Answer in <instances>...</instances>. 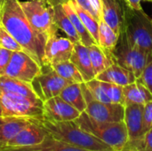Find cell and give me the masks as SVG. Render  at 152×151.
I'll return each mask as SVG.
<instances>
[{
	"mask_svg": "<svg viewBox=\"0 0 152 151\" xmlns=\"http://www.w3.org/2000/svg\"><path fill=\"white\" fill-rule=\"evenodd\" d=\"M33 119L47 134L58 141L89 150L114 151L110 145L82 129L75 121L56 122L44 118Z\"/></svg>",
	"mask_w": 152,
	"mask_h": 151,
	"instance_id": "2",
	"label": "cell"
},
{
	"mask_svg": "<svg viewBox=\"0 0 152 151\" xmlns=\"http://www.w3.org/2000/svg\"><path fill=\"white\" fill-rule=\"evenodd\" d=\"M74 121L82 129L110 145L114 150H121L128 142V134L124 121L100 122L90 117L85 111Z\"/></svg>",
	"mask_w": 152,
	"mask_h": 151,
	"instance_id": "4",
	"label": "cell"
},
{
	"mask_svg": "<svg viewBox=\"0 0 152 151\" xmlns=\"http://www.w3.org/2000/svg\"><path fill=\"white\" fill-rule=\"evenodd\" d=\"M0 106L4 117L44 118V101H34L0 89Z\"/></svg>",
	"mask_w": 152,
	"mask_h": 151,
	"instance_id": "7",
	"label": "cell"
},
{
	"mask_svg": "<svg viewBox=\"0 0 152 151\" xmlns=\"http://www.w3.org/2000/svg\"><path fill=\"white\" fill-rule=\"evenodd\" d=\"M143 122L145 133L152 128V101L144 105L143 109Z\"/></svg>",
	"mask_w": 152,
	"mask_h": 151,
	"instance_id": "34",
	"label": "cell"
},
{
	"mask_svg": "<svg viewBox=\"0 0 152 151\" xmlns=\"http://www.w3.org/2000/svg\"><path fill=\"white\" fill-rule=\"evenodd\" d=\"M4 2H5V0H0V17H1V12L3 10V6L4 4Z\"/></svg>",
	"mask_w": 152,
	"mask_h": 151,
	"instance_id": "41",
	"label": "cell"
},
{
	"mask_svg": "<svg viewBox=\"0 0 152 151\" xmlns=\"http://www.w3.org/2000/svg\"><path fill=\"white\" fill-rule=\"evenodd\" d=\"M82 9H84L85 11H86V12H88L89 13H91L94 17H95L97 20H98V18H97V16H96V13L94 12V9H93V7H92V5H91V4H90V2H89V0H74Z\"/></svg>",
	"mask_w": 152,
	"mask_h": 151,
	"instance_id": "35",
	"label": "cell"
},
{
	"mask_svg": "<svg viewBox=\"0 0 152 151\" xmlns=\"http://www.w3.org/2000/svg\"><path fill=\"white\" fill-rule=\"evenodd\" d=\"M31 84L37 95L45 101L59 96L61 91L72 83L61 77L50 65H43L40 74Z\"/></svg>",
	"mask_w": 152,
	"mask_h": 151,
	"instance_id": "9",
	"label": "cell"
},
{
	"mask_svg": "<svg viewBox=\"0 0 152 151\" xmlns=\"http://www.w3.org/2000/svg\"><path fill=\"white\" fill-rule=\"evenodd\" d=\"M114 151H138L137 150H135L134 148H133V147H131V146H129L127 143L126 144V146L125 147H123L121 150H114Z\"/></svg>",
	"mask_w": 152,
	"mask_h": 151,
	"instance_id": "39",
	"label": "cell"
},
{
	"mask_svg": "<svg viewBox=\"0 0 152 151\" xmlns=\"http://www.w3.org/2000/svg\"><path fill=\"white\" fill-rule=\"evenodd\" d=\"M13 52L0 46V77L4 76Z\"/></svg>",
	"mask_w": 152,
	"mask_h": 151,
	"instance_id": "33",
	"label": "cell"
},
{
	"mask_svg": "<svg viewBox=\"0 0 152 151\" xmlns=\"http://www.w3.org/2000/svg\"><path fill=\"white\" fill-rule=\"evenodd\" d=\"M81 84H69L61 91V93L59 95L66 102H68L75 109H77L80 113L86 111V103L81 88Z\"/></svg>",
	"mask_w": 152,
	"mask_h": 151,
	"instance_id": "24",
	"label": "cell"
},
{
	"mask_svg": "<svg viewBox=\"0 0 152 151\" xmlns=\"http://www.w3.org/2000/svg\"><path fill=\"white\" fill-rule=\"evenodd\" d=\"M69 2L72 4V6L75 9V11L77 12V13L78 14L79 18L81 19V20L84 23V25L86 28V29L89 31V33L91 34L93 38L98 44L100 21L95 17H94L91 13H89L88 12H86L84 9H82L74 0H69Z\"/></svg>",
	"mask_w": 152,
	"mask_h": 151,
	"instance_id": "27",
	"label": "cell"
},
{
	"mask_svg": "<svg viewBox=\"0 0 152 151\" xmlns=\"http://www.w3.org/2000/svg\"><path fill=\"white\" fill-rule=\"evenodd\" d=\"M103 86L106 92V94L110 101V103H116V104H121L125 106V100H124V94H123V86L103 82Z\"/></svg>",
	"mask_w": 152,
	"mask_h": 151,
	"instance_id": "28",
	"label": "cell"
},
{
	"mask_svg": "<svg viewBox=\"0 0 152 151\" xmlns=\"http://www.w3.org/2000/svg\"><path fill=\"white\" fill-rule=\"evenodd\" d=\"M88 51L95 76L103 72L110 66L115 63L112 53L104 50L99 44H95L88 46Z\"/></svg>",
	"mask_w": 152,
	"mask_h": 151,
	"instance_id": "20",
	"label": "cell"
},
{
	"mask_svg": "<svg viewBox=\"0 0 152 151\" xmlns=\"http://www.w3.org/2000/svg\"><path fill=\"white\" fill-rule=\"evenodd\" d=\"M0 46L12 52L24 51L20 44L2 24H0Z\"/></svg>",
	"mask_w": 152,
	"mask_h": 151,
	"instance_id": "29",
	"label": "cell"
},
{
	"mask_svg": "<svg viewBox=\"0 0 152 151\" xmlns=\"http://www.w3.org/2000/svg\"><path fill=\"white\" fill-rule=\"evenodd\" d=\"M61 77L69 81L70 83H85L81 73L78 71L77 67L70 61H65L51 66Z\"/></svg>",
	"mask_w": 152,
	"mask_h": 151,
	"instance_id": "26",
	"label": "cell"
},
{
	"mask_svg": "<svg viewBox=\"0 0 152 151\" xmlns=\"http://www.w3.org/2000/svg\"><path fill=\"white\" fill-rule=\"evenodd\" d=\"M0 117H4V115H3V109H2L1 106H0Z\"/></svg>",
	"mask_w": 152,
	"mask_h": 151,
	"instance_id": "42",
	"label": "cell"
},
{
	"mask_svg": "<svg viewBox=\"0 0 152 151\" xmlns=\"http://www.w3.org/2000/svg\"><path fill=\"white\" fill-rule=\"evenodd\" d=\"M123 94L125 100V106L129 104H142L145 105L152 101V93L148 88L139 81H136L123 86Z\"/></svg>",
	"mask_w": 152,
	"mask_h": 151,
	"instance_id": "19",
	"label": "cell"
},
{
	"mask_svg": "<svg viewBox=\"0 0 152 151\" xmlns=\"http://www.w3.org/2000/svg\"><path fill=\"white\" fill-rule=\"evenodd\" d=\"M63 10L66 12V14L68 15V17L70 19L71 22L73 23L79 37H80V42L82 44L86 45V46H90L93 44H98L96 43V41L93 38V36H91V34L89 33V31L86 29V28L85 27L84 23L82 22L81 19L79 18L78 14L77 13V12L75 11V9L73 8L72 4H70L69 0L62 4Z\"/></svg>",
	"mask_w": 152,
	"mask_h": 151,
	"instance_id": "22",
	"label": "cell"
},
{
	"mask_svg": "<svg viewBox=\"0 0 152 151\" xmlns=\"http://www.w3.org/2000/svg\"><path fill=\"white\" fill-rule=\"evenodd\" d=\"M53 11H54V22L57 28L62 30L65 33L66 36L74 44L81 43L80 37L73 23L71 22L70 19L64 12L62 4H58L53 6Z\"/></svg>",
	"mask_w": 152,
	"mask_h": 151,
	"instance_id": "23",
	"label": "cell"
},
{
	"mask_svg": "<svg viewBox=\"0 0 152 151\" xmlns=\"http://www.w3.org/2000/svg\"><path fill=\"white\" fill-rule=\"evenodd\" d=\"M137 81L145 85L152 93V61L147 64L142 74L137 77Z\"/></svg>",
	"mask_w": 152,
	"mask_h": 151,
	"instance_id": "32",
	"label": "cell"
},
{
	"mask_svg": "<svg viewBox=\"0 0 152 151\" xmlns=\"http://www.w3.org/2000/svg\"><path fill=\"white\" fill-rule=\"evenodd\" d=\"M2 24L28 53L41 66L45 61L46 38L29 23L19 0H5L0 17Z\"/></svg>",
	"mask_w": 152,
	"mask_h": 151,
	"instance_id": "1",
	"label": "cell"
},
{
	"mask_svg": "<svg viewBox=\"0 0 152 151\" xmlns=\"http://www.w3.org/2000/svg\"><path fill=\"white\" fill-rule=\"evenodd\" d=\"M102 18L118 36L123 24L122 0H102Z\"/></svg>",
	"mask_w": 152,
	"mask_h": 151,
	"instance_id": "16",
	"label": "cell"
},
{
	"mask_svg": "<svg viewBox=\"0 0 152 151\" xmlns=\"http://www.w3.org/2000/svg\"><path fill=\"white\" fill-rule=\"evenodd\" d=\"M117 64L132 71L138 77L147 64L151 61L150 53L134 45L127 37L125 29L121 27L118 43L111 52Z\"/></svg>",
	"mask_w": 152,
	"mask_h": 151,
	"instance_id": "5",
	"label": "cell"
},
{
	"mask_svg": "<svg viewBox=\"0 0 152 151\" xmlns=\"http://www.w3.org/2000/svg\"><path fill=\"white\" fill-rule=\"evenodd\" d=\"M129 6H131L133 9L134 10H142V2L145 1V2H151L152 0H124Z\"/></svg>",
	"mask_w": 152,
	"mask_h": 151,
	"instance_id": "37",
	"label": "cell"
},
{
	"mask_svg": "<svg viewBox=\"0 0 152 151\" xmlns=\"http://www.w3.org/2000/svg\"><path fill=\"white\" fill-rule=\"evenodd\" d=\"M29 123L30 118L10 117V118L0 126V146L12 140Z\"/></svg>",
	"mask_w": 152,
	"mask_h": 151,
	"instance_id": "21",
	"label": "cell"
},
{
	"mask_svg": "<svg viewBox=\"0 0 152 151\" xmlns=\"http://www.w3.org/2000/svg\"><path fill=\"white\" fill-rule=\"evenodd\" d=\"M127 144L138 151H152V128L144 134L142 139L133 142L128 141Z\"/></svg>",
	"mask_w": 152,
	"mask_h": 151,
	"instance_id": "31",
	"label": "cell"
},
{
	"mask_svg": "<svg viewBox=\"0 0 152 151\" xmlns=\"http://www.w3.org/2000/svg\"><path fill=\"white\" fill-rule=\"evenodd\" d=\"M123 24L128 39L152 57V19L142 10H134L124 0Z\"/></svg>",
	"mask_w": 152,
	"mask_h": 151,
	"instance_id": "3",
	"label": "cell"
},
{
	"mask_svg": "<svg viewBox=\"0 0 152 151\" xmlns=\"http://www.w3.org/2000/svg\"><path fill=\"white\" fill-rule=\"evenodd\" d=\"M96 79L103 82L116 84L121 86L130 85L136 81V76L129 69L117 64L116 62L110 66L103 72L96 76Z\"/></svg>",
	"mask_w": 152,
	"mask_h": 151,
	"instance_id": "18",
	"label": "cell"
},
{
	"mask_svg": "<svg viewBox=\"0 0 152 151\" xmlns=\"http://www.w3.org/2000/svg\"><path fill=\"white\" fill-rule=\"evenodd\" d=\"M118 36H119L105 21L102 20L100 21L98 44L102 48L111 53L118 43Z\"/></svg>",
	"mask_w": 152,
	"mask_h": 151,
	"instance_id": "25",
	"label": "cell"
},
{
	"mask_svg": "<svg viewBox=\"0 0 152 151\" xmlns=\"http://www.w3.org/2000/svg\"><path fill=\"white\" fill-rule=\"evenodd\" d=\"M0 89L6 93L20 95L34 101H42L34 90L31 83L12 78L5 75L0 77Z\"/></svg>",
	"mask_w": 152,
	"mask_h": 151,
	"instance_id": "17",
	"label": "cell"
},
{
	"mask_svg": "<svg viewBox=\"0 0 152 151\" xmlns=\"http://www.w3.org/2000/svg\"><path fill=\"white\" fill-rule=\"evenodd\" d=\"M41 68L42 66L28 53L17 51L12 53L4 75L21 81L32 83L40 74Z\"/></svg>",
	"mask_w": 152,
	"mask_h": 151,
	"instance_id": "10",
	"label": "cell"
},
{
	"mask_svg": "<svg viewBox=\"0 0 152 151\" xmlns=\"http://www.w3.org/2000/svg\"><path fill=\"white\" fill-rule=\"evenodd\" d=\"M86 85L88 87V89L90 90L93 96L96 100H98V101H100L102 102L110 103V100H109V98H108V96L106 94L102 81H100V80L94 78L93 80L86 82Z\"/></svg>",
	"mask_w": 152,
	"mask_h": 151,
	"instance_id": "30",
	"label": "cell"
},
{
	"mask_svg": "<svg viewBox=\"0 0 152 151\" xmlns=\"http://www.w3.org/2000/svg\"><path fill=\"white\" fill-rule=\"evenodd\" d=\"M94 12L96 13V16L99 20V21H101L102 20V0H89Z\"/></svg>",
	"mask_w": 152,
	"mask_h": 151,
	"instance_id": "36",
	"label": "cell"
},
{
	"mask_svg": "<svg viewBox=\"0 0 152 151\" xmlns=\"http://www.w3.org/2000/svg\"><path fill=\"white\" fill-rule=\"evenodd\" d=\"M9 118H10V117H0V126H1L4 123H5Z\"/></svg>",
	"mask_w": 152,
	"mask_h": 151,
	"instance_id": "40",
	"label": "cell"
},
{
	"mask_svg": "<svg viewBox=\"0 0 152 151\" xmlns=\"http://www.w3.org/2000/svg\"><path fill=\"white\" fill-rule=\"evenodd\" d=\"M81 73L85 83L95 78V74L93 69L91 58L89 55L88 47L81 43L75 44L72 55L69 60Z\"/></svg>",
	"mask_w": 152,
	"mask_h": 151,
	"instance_id": "15",
	"label": "cell"
},
{
	"mask_svg": "<svg viewBox=\"0 0 152 151\" xmlns=\"http://www.w3.org/2000/svg\"><path fill=\"white\" fill-rule=\"evenodd\" d=\"M81 88L86 103V111L94 120L100 122H120L124 121L125 106L116 103L102 102L96 100L86 83L81 84Z\"/></svg>",
	"mask_w": 152,
	"mask_h": 151,
	"instance_id": "8",
	"label": "cell"
},
{
	"mask_svg": "<svg viewBox=\"0 0 152 151\" xmlns=\"http://www.w3.org/2000/svg\"><path fill=\"white\" fill-rule=\"evenodd\" d=\"M20 4L31 26L46 40L57 34L58 28L54 22L53 6L45 0L20 1Z\"/></svg>",
	"mask_w": 152,
	"mask_h": 151,
	"instance_id": "6",
	"label": "cell"
},
{
	"mask_svg": "<svg viewBox=\"0 0 152 151\" xmlns=\"http://www.w3.org/2000/svg\"><path fill=\"white\" fill-rule=\"evenodd\" d=\"M80 114L77 109L60 96H55L44 101V119L56 122L74 121Z\"/></svg>",
	"mask_w": 152,
	"mask_h": 151,
	"instance_id": "12",
	"label": "cell"
},
{
	"mask_svg": "<svg viewBox=\"0 0 152 151\" xmlns=\"http://www.w3.org/2000/svg\"><path fill=\"white\" fill-rule=\"evenodd\" d=\"M143 109L144 105L142 104H129L125 106L124 122L128 134V141L130 142L140 140L145 134Z\"/></svg>",
	"mask_w": 152,
	"mask_h": 151,
	"instance_id": "14",
	"label": "cell"
},
{
	"mask_svg": "<svg viewBox=\"0 0 152 151\" xmlns=\"http://www.w3.org/2000/svg\"><path fill=\"white\" fill-rule=\"evenodd\" d=\"M46 137L45 131L37 125L33 118H30V123L23 128L12 140L7 143L1 145L4 148H22L37 145L44 142Z\"/></svg>",
	"mask_w": 152,
	"mask_h": 151,
	"instance_id": "13",
	"label": "cell"
},
{
	"mask_svg": "<svg viewBox=\"0 0 152 151\" xmlns=\"http://www.w3.org/2000/svg\"><path fill=\"white\" fill-rule=\"evenodd\" d=\"M46 3L52 6H55V5H58V4H63L65 3H67L69 0H45Z\"/></svg>",
	"mask_w": 152,
	"mask_h": 151,
	"instance_id": "38",
	"label": "cell"
},
{
	"mask_svg": "<svg viewBox=\"0 0 152 151\" xmlns=\"http://www.w3.org/2000/svg\"><path fill=\"white\" fill-rule=\"evenodd\" d=\"M74 45L75 44L68 37L58 36L57 34L50 36L45 43L44 65L53 66L65 61H69Z\"/></svg>",
	"mask_w": 152,
	"mask_h": 151,
	"instance_id": "11",
	"label": "cell"
}]
</instances>
